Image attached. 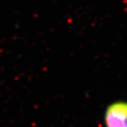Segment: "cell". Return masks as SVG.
Returning a JSON list of instances; mask_svg holds the SVG:
<instances>
[{
  "mask_svg": "<svg viewBox=\"0 0 127 127\" xmlns=\"http://www.w3.org/2000/svg\"><path fill=\"white\" fill-rule=\"evenodd\" d=\"M104 122L107 127H127V102L110 104L105 112Z\"/></svg>",
  "mask_w": 127,
  "mask_h": 127,
  "instance_id": "cell-1",
  "label": "cell"
}]
</instances>
